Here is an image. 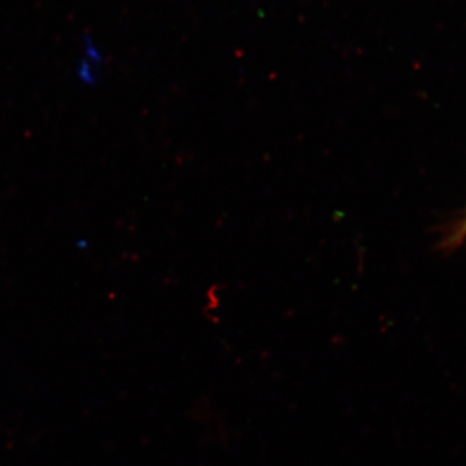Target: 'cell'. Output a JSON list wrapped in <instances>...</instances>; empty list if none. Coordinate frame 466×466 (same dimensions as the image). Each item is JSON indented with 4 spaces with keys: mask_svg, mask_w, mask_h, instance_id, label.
<instances>
[]
</instances>
